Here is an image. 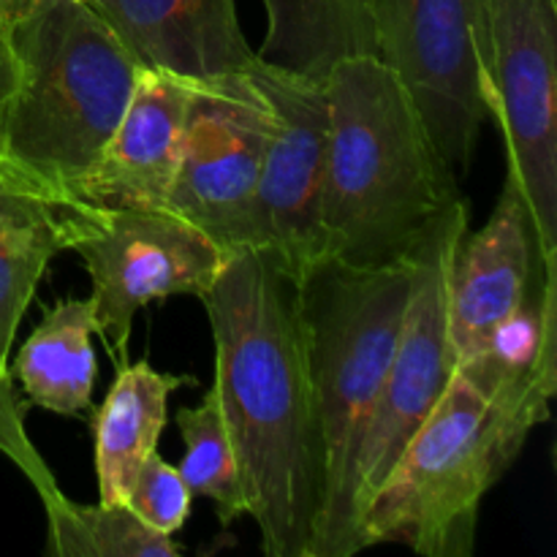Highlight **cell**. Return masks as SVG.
<instances>
[{"instance_id":"cell-12","label":"cell","mask_w":557,"mask_h":557,"mask_svg":"<svg viewBox=\"0 0 557 557\" xmlns=\"http://www.w3.org/2000/svg\"><path fill=\"white\" fill-rule=\"evenodd\" d=\"M544 277L536 228L520 185L506 174L493 215L460 239L449 270L446 321L457 362L479 357Z\"/></svg>"},{"instance_id":"cell-15","label":"cell","mask_w":557,"mask_h":557,"mask_svg":"<svg viewBox=\"0 0 557 557\" xmlns=\"http://www.w3.org/2000/svg\"><path fill=\"white\" fill-rule=\"evenodd\" d=\"M141 69L190 79L239 74L256 58L239 27L237 0H92Z\"/></svg>"},{"instance_id":"cell-1","label":"cell","mask_w":557,"mask_h":557,"mask_svg":"<svg viewBox=\"0 0 557 557\" xmlns=\"http://www.w3.org/2000/svg\"><path fill=\"white\" fill-rule=\"evenodd\" d=\"M201 302L215 341L212 389L261 549L270 557H313L326 455L299 281L272 250H239Z\"/></svg>"},{"instance_id":"cell-21","label":"cell","mask_w":557,"mask_h":557,"mask_svg":"<svg viewBox=\"0 0 557 557\" xmlns=\"http://www.w3.org/2000/svg\"><path fill=\"white\" fill-rule=\"evenodd\" d=\"M190 500H194V495L188 493L177 468L169 466L156 449L141 462L125 504L152 531L174 536L188 520Z\"/></svg>"},{"instance_id":"cell-25","label":"cell","mask_w":557,"mask_h":557,"mask_svg":"<svg viewBox=\"0 0 557 557\" xmlns=\"http://www.w3.org/2000/svg\"><path fill=\"white\" fill-rule=\"evenodd\" d=\"M79 3H92V0H79Z\"/></svg>"},{"instance_id":"cell-18","label":"cell","mask_w":557,"mask_h":557,"mask_svg":"<svg viewBox=\"0 0 557 557\" xmlns=\"http://www.w3.org/2000/svg\"><path fill=\"white\" fill-rule=\"evenodd\" d=\"M264 63L324 79L341 60L375 54L370 0H264Z\"/></svg>"},{"instance_id":"cell-14","label":"cell","mask_w":557,"mask_h":557,"mask_svg":"<svg viewBox=\"0 0 557 557\" xmlns=\"http://www.w3.org/2000/svg\"><path fill=\"white\" fill-rule=\"evenodd\" d=\"M194 79L141 69L128 109L74 194L98 207H163L183 156Z\"/></svg>"},{"instance_id":"cell-13","label":"cell","mask_w":557,"mask_h":557,"mask_svg":"<svg viewBox=\"0 0 557 557\" xmlns=\"http://www.w3.org/2000/svg\"><path fill=\"white\" fill-rule=\"evenodd\" d=\"M107 207L38 183L0 156V373L49 261L90 239ZM11 375V373H9Z\"/></svg>"},{"instance_id":"cell-5","label":"cell","mask_w":557,"mask_h":557,"mask_svg":"<svg viewBox=\"0 0 557 557\" xmlns=\"http://www.w3.org/2000/svg\"><path fill=\"white\" fill-rule=\"evenodd\" d=\"M14 44L22 74L0 117V156L74 194L123 120L141 65L79 0H33Z\"/></svg>"},{"instance_id":"cell-3","label":"cell","mask_w":557,"mask_h":557,"mask_svg":"<svg viewBox=\"0 0 557 557\" xmlns=\"http://www.w3.org/2000/svg\"><path fill=\"white\" fill-rule=\"evenodd\" d=\"M321 253L386 267L419 253L462 199L400 76L375 54L332 65Z\"/></svg>"},{"instance_id":"cell-11","label":"cell","mask_w":557,"mask_h":557,"mask_svg":"<svg viewBox=\"0 0 557 557\" xmlns=\"http://www.w3.org/2000/svg\"><path fill=\"white\" fill-rule=\"evenodd\" d=\"M92 283L98 335L125 354L134 315L150 302L205 297L228 256L163 207H107L101 228L74 248Z\"/></svg>"},{"instance_id":"cell-6","label":"cell","mask_w":557,"mask_h":557,"mask_svg":"<svg viewBox=\"0 0 557 557\" xmlns=\"http://www.w3.org/2000/svg\"><path fill=\"white\" fill-rule=\"evenodd\" d=\"M375 58L411 92L457 180L493 109L487 0H370Z\"/></svg>"},{"instance_id":"cell-4","label":"cell","mask_w":557,"mask_h":557,"mask_svg":"<svg viewBox=\"0 0 557 557\" xmlns=\"http://www.w3.org/2000/svg\"><path fill=\"white\" fill-rule=\"evenodd\" d=\"M413 259L386 267L319 261L299 281L310 379L326 455V504L313 557L357 553V466L411 299Z\"/></svg>"},{"instance_id":"cell-24","label":"cell","mask_w":557,"mask_h":557,"mask_svg":"<svg viewBox=\"0 0 557 557\" xmlns=\"http://www.w3.org/2000/svg\"><path fill=\"white\" fill-rule=\"evenodd\" d=\"M30 3L33 0H0V14L20 20V16L30 9Z\"/></svg>"},{"instance_id":"cell-19","label":"cell","mask_w":557,"mask_h":557,"mask_svg":"<svg viewBox=\"0 0 557 557\" xmlns=\"http://www.w3.org/2000/svg\"><path fill=\"white\" fill-rule=\"evenodd\" d=\"M47 509L52 557H177L183 549L166 533L152 531L128 504H74L60 495Z\"/></svg>"},{"instance_id":"cell-20","label":"cell","mask_w":557,"mask_h":557,"mask_svg":"<svg viewBox=\"0 0 557 557\" xmlns=\"http://www.w3.org/2000/svg\"><path fill=\"white\" fill-rule=\"evenodd\" d=\"M177 428L183 435L185 455L177 471L194 498H210L223 528L248 515L239 462L228 438L221 400L212 389L194 408H180Z\"/></svg>"},{"instance_id":"cell-10","label":"cell","mask_w":557,"mask_h":557,"mask_svg":"<svg viewBox=\"0 0 557 557\" xmlns=\"http://www.w3.org/2000/svg\"><path fill=\"white\" fill-rule=\"evenodd\" d=\"M270 109L259 177L261 248L302 281L321 253V196L330 152L326 79L253 58L243 71Z\"/></svg>"},{"instance_id":"cell-23","label":"cell","mask_w":557,"mask_h":557,"mask_svg":"<svg viewBox=\"0 0 557 557\" xmlns=\"http://www.w3.org/2000/svg\"><path fill=\"white\" fill-rule=\"evenodd\" d=\"M14 25H16L14 16L0 14V117H3L5 107H9L22 74L20 54H16V44H14Z\"/></svg>"},{"instance_id":"cell-2","label":"cell","mask_w":557,"mask_h":557,"mask_svg":"<svg viewBox=\"0 0 557 557\" xmlns=\"http://www.w3.org/2000/svg\"><path fill=\"white\" fill-rule=\"evenodd\" d=\"M557 359L515 368L482 351L457 362L444 395L357 522V549L400 544L471 557L482 500L549 422Z\"/></svg>"},{"instance_id":"cell-9","label":"cell","mask_w":557,"mask_h":557,"mask_svg":"<svg viewBox=\"0 0 557 557\" xmlns=\"http://www.w3.org/2000/svg\"><path fill=\"white\" fill-rule=\"evenodd\" d=\"M468 210L471 207L466 199L457 201L413 256V283L406 321L359 455L357 493H354L357 522L370 498L389 479L392 468L397 466L438 397L444 395L457 364L449 341L446 299H449L451 259L471 226Z\"/></svg>"},{"instance_id":"cell-17","label":"cell","mask_w":557,"mask_h":557,"mask_svg":"<svg viewBox=\"0 0 557 557\" xmlns=\"http://www.w3.org/2000/svg\"><path fill=\"white\" fill-rule=\"evenodd\" d=\"M92 335H98L92 297L60 299L44 313L9 364L30 406L58 417H90L98 370Z\"/></svg>"},{"instance_id":"cell-8","label":"cell","mask_w":557,"mask_h":557,"mask_svg":"<svg viewBox=\"0 0 557 557\" xmlns=\"http://www.w3.org/2000/svg\"><path fill=\"white\" fill-rule=\"evenodd\" d=\"M490 117L506 139L509 174L536 228L539 259L557 267V3L487 0Z\"/></svg>"},{"instance_id":"cell-16","label":"cell","mask_w":557,"mask_h":557,"mask_svg":"<svg viewBox=\"0 0 557 557\" xmlns=\"http://www.w3.org/2000/svg\"><path fill=\"white\" fill-rule=\"evenodd\" d=\"M190 375L158 373L150 362L123 364L107 400L92 417L96 479L101 504H125L141 462L158 449L169 417V397L194 384Z\"/></svg>"},{"instance_id":"cell-7","label":"cell","mask_w":557,"mask_h":557,"mask_svg":"<svg viewBox=\"0 0 557 557\" xmlns=\"http://www.w3.org/2000/svg\"><path fill=\"white\" fill-rule=\"evenodd\" d=\"M270 109L248 76L194 79L183 156L163 210L185 218L232 259L261 248L259 177Z\"/></svg>"},{"instance_id":"cell-22","label":"cell","mask_w":557,"mask_h":557,"mask_svg":"<svg viewBox=\"0 0 557 557\" xmlns=\"http://www.w3.org/2000/svg\"><path fill=\"white\" fill-rule=\"evenodd\" d=\"M0 455L9 457L22 471V476L36 487L41 504H52L58 500L60 487L54 473L38 455L36 444L30 441L25 430V406L20 403L14 392V379L9 373H0Z\"/></svg>"}]
</instances>
